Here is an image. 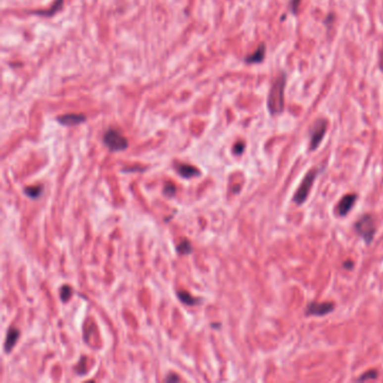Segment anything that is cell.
<instances>
[{"label":"cell","mask_w":383,"mask_h":383,"mask_svg":"<svg viewBox=\"0 0 383 383\" xmlns=\"http://www.w3.org/2000/svg\"><path fill=\"white\" fill-rule=\"evenodd\" d=\"M244 148H245L244 143H242V142H239V143H237V144L235 145L234 149H233V151H234V153L236 154V155H239V154H242V153H243Z\"/></svg>","instance_id":"d6986e66"},{"label":"cell","mask_w":383,"mask_h":383,"mask_svg":"<svg viewBox=\"0 0 383 383\" xmlns=\"http://www.w3.org/2000/svg\"><path fill=\"white\" fill-rule=\"evenodd\" d=\"M327 131V122L325 119H319L314 124L310 130V149L315 151L322 143Z\"/></svg>","instance_id":"5b68a950"},{"label":"cell","mask_w":383,"mask_h":383,"mask_svg":"<svg viewBox=\"0 0 383 383\" xmlns=\"http://www.w3.org/2000/svg\"><path fill=\"white\" fill-rule=\"evenodd\" d=\"M357 200V195L355 193H348L346 195L340 199L338 205L336 206V214L343 217V216H346L349 211H351L352 208L355 205V202Z\"/></svg>","instance_id":"52a82bcc"},{"label":"cell","mask_w":383,"mask_h":383,"mask_svg":"<svg viewBox=\"0 0 383 383\" xmlns=\"http://www.w3.org/2000/svg\"><path fill=\"white\" fill-rule=\"evenodd\" d=\"M178 298L185 303V305H189V306H194L198 303V299L194 298L192 294L187 292V291H179L178 292Z\"/></svg>","instance_id":"4fadbf2b"},{"label":"cell","mask_w":383,"mask_h":383,"mask_svg":"<svg viewBox=\"0 0 383 383\" xmlns=\"http://www.w3.org/2000/svg\"><path fill=\"white\" fill-rule=\"evenodd\" d=\"M377 377H378V372L376 371V370H370V371L362 374V376L357 379V381L373 380V379H377Z\"/></svg>","instance_id":"2e32d148"},{"label":"cell","mask_w":383,"mask_h":383,"mask_svg":"<svg viewBox=\"0 0 383 383\" xmlns=\"http://www.w3.org/2000/svg\"><path fill=\"white\" fill-rule=\"evenodd\" d=\"M63 6H64V0H55L48 9L31 11V14H34L37 16H43V17H52V16L57 14V12L63 8Z\"/></svg>","instance_id":"9c48e42d"},{"label":"cell","mask_w":383,"mask_h":383,"mask_svg":"<svg viewBox=\"0 0 383 383\" xmlns=\"http://www.w3.org/2000/svg\"><path fill=\"white\" fill-rule=\"evenodd\" d=\"M42 191H43V187L41 186H33V187H27V188L24 189V193L27 195L28 198L32 199H36L39 198L42 194Z\"/></svg>","instance_id":"5bb4252c"},{"label":"cell","mask_w":383,"mask_h":383,"mask_svg":"<svg viewBox=\"0 0 383 383\" xmlns=\"http://www.w3.org/2000/svg\"><path fill=\"white\" fill-rule=\"evenodd\" d=\"M381 69L383 70V55L381 56Z\"/></svg>","instance_id":"7402d4cb"},{"label":"cell","mask_w":383,"mask_h":383,"mask_svg":"<svg viewBox=\"0 0 383 383\" xmlns=\"http://www.w3.org/2000/svg\"><path fill=\"white\" fill-rule=\"evenodd\" d=\"M103 144L111 152H120L128 147V141L122 133L114 128H109L103 134Z\"/></svg>","instance_id":"3957f363"},{"label":"cell","mask_w":383,"mask_h":383,"mask_svg":"<svg viewBox=\"0 0 383 383\" xmlns=\"http://www.w3.org/2000/svg\"><path fill=\"white\" fill-rule=\"evenodd\" d=\"M180 380V378H179L178 376H174V374H170L169 377L165 378V381L166 382H170V381H179Z\"/></svg>","instance_id":"ffe728a7"},{"label":"cell","mask_w":383,"mask_h":383,"mask_svg":"<svg viewBox=\"0 0 383 383\" xmlns=\"http://www.w3.org/2000/svg\"><path fill=\"white\" fill-rule=\"evenodd\" d=\"M176 191H177V188L176 186L173 185V183H166V186L164 187V193L166 195H169V197H172V195L176 194Z\"/></svg>","instance_id":"ac0fdd59"},{"label":"cell","mask_w":383,"mask_h":383,"mask_svg":"<svg viewBox=\"0 0 383 383\" xmlns=\"http://www.w3.org/2000/svg\"><path fill=\"white\" fill-rule=\"evenodd\" d=\"M285 88H286V74L282 73L273 82L268 98V108L272 115H278L282 112L285 107Z\"/></svg>","instance_id":"6da1fadb"},{"label":"cell","mask_w":383,"mask_h":383,"mask_svg":"<svg viewBox=\"0 0 383 383\" xmlns=\"http://www.w3.org/2000/svg\"><path fill=\"white\" fill-rule=\"evenodd\" d=\"M177 251L179 254H181V255H187V254H190L192 252V246H191V243L189 240L183 239L178 244Z\"/></svg>","instance_id":"9a60e30c"},{"label":"cell","mask_w":383,"mask_h":383,"mask_svg":"<svg viewBox=\"0 0 383 383\" xmlns=\"http://www.w3.org/2000/svg\"><path fill=\"white\" fill-rule=\"evenodd\" d=\"M352 266H353V262L352 261L345 262V263H344V268L345 269H352Z\"/></svg>","instance_id":"44dd1931"},{"label":"cell","mask_w":383,"mask_h":383,"mask_svg":"<svg viewBox=\"0 0 383 383\" xmlns=\"http://www.w3.org/2000/svg\"><path fill=\"white\" fill-rule=\"evenodd\" d=\"M335 305L333 302H310L306 308L307 316H325L334 311Z\"/></svg>","instance_id":"8992f818"},{"label":"cell","mask_w":383,"mask_h":383,"mask_svg":"<svg viewBox=\"0 0 383 383\" xmlns=\"http://www.w3.org/2000/svg\"><path fill=\"white\" fill-rule=\"evenodd\" d=\"M318 174V170L317 169H313L308 172L303 180L301 181L299 188L295 191V193L293 195V202L297 203V205H302L303 202L307 200L308 195H309V192L311 188H313L314 182L316 180V177Z\"/></svg>","instance_id":"277c9868"},{"label":"cell","mask_w":383,"mask_h":383,"mask_svg":"<svg viewBox=\"0 0 383 383\" xmlns=\"http://www.w3.org/2000/svg\"><path fill=\"white\" fill-rule=\"evenodd\" d=\"M354 228H355V232L357 233V235L361 236L366 244L372 243L374 235H376L377 227L371 215L362 216V217L355 223V225H354Z\"/></svg>","instance_id":"7a4b0ae2"},{"label":"cell","mask_w":383,"mask_h":383,"mask_svg":"<svg viewBox=\"0 0 383 383\" xmlns=\"http://www.w3.org/2000/svg\"><path fill=\"white\" fill-rule=\"evenodd\" d=\"M177 171L179 174H181L183 178H192L194 176H199L200 172L199 170H197L192 165L189 164H185V163H180L177 166Z\"/></svg>","instance_id":"8fae6325"},{"label":"cell","mask_w":383,"mask_h":383,"mask_svg":"<svg viewBox=\"0 0 383 383\" xmlns=\"http://www.w3.org/2000/svg\"><path fill=\"white\" fill-rule=\"evenodd\" d=\"M19 337V331L16 330V328H10L7 333L6 336V342H5V351L6 352H10L12 347L15 346L16 342H17Z\"/></svg>","instance_id":"7c38bea8"},{"label":"cell","mask_w":383,"mask_h":383,"mask_svg":"<svg viewBox=\"0 0 383 383\" xmlns=\"http://www.w3.org/2000/svg\"><path fill=\"white\" fill-rule=\"evenodd\" d=\"M56 120L61 125H63V126L73 127V126H77V125L85 123L87 120V117L86 115L83 114H65V115L59 116V117L56 118Z\"/></svg>","instance_id":"ba28073f"},{"label":"cell","mask_w":383,"mask_h":383,"mask_svg":"<svg viewBox=\"0 0 383 383\" xmlns=\"http://www.w3.org/2000/svg\"><path fill=\"white\" fill-rule=\"evenodd\" d=\"M71 294H72V290H71V288L69 286H63L61 288V300L62 301H68Z\"/></svg>","instance_id":"e0dca14e"},{"label":"cell","mask_w":383,"mask_h":383,"mask_svg":"<svg viewBox=\"0 0 383 383\" xmlns=\"http://www.w3.org/2000/svg\"><path fill=\"white\" fill-rule=\"evenodd\" d=\"M265 56V45L261 44L259 48H256V51L252 53L251 55L245 57V62L247 64H254V63H261L264 60Z\"/></svg>","instance_id":"30bf717a"}]
</instances>
